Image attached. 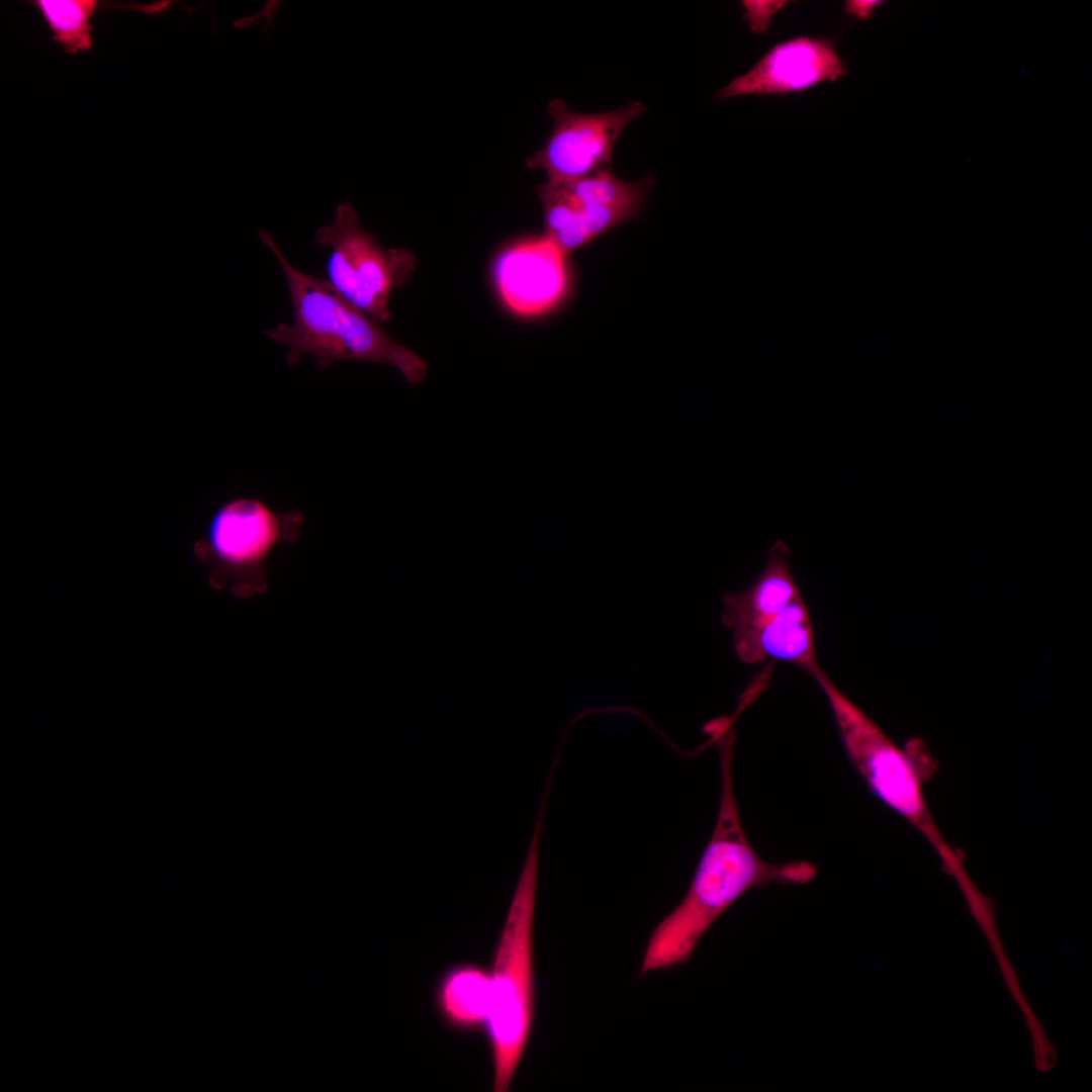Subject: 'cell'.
<instances>
[{
  "label": "cell",
  "mask_w": 1092,
  "mask_h": 1092,
  "mask_svg": "<svg viewBox=\"0 0 1092 1092\" xmlns=\"http://www.w3.org/2000/svg\"><path fill=\"white\" fill-rule=\"evenodd\" d=\"M714 738L721 779L714 830L685 897L653 929L640 976L688 963L713 923L749 890L770 884L805 885L817 875L809 861L772 863L756 852L744 832L734 791V736L723 730Z\"/></svg>",
  "instance_id": "6da1fadb"
},
{
  "label": "cell",
  "mask_w": 1092,
  "mask_h": 1092,
  "mask_svg": "<svg viewBox=\"0 0 1092 1092\" xmlns=\"http://www.w3.org/2000/svg\"><path fill=\"white\" fill-rule=\"evenodd\" d=\"M258 236L282 269L292 303V322L265 332L286 349L289 366H296L302 356H310L322 370L341 361H364L388 365L412 384L424 380L428 365L422 357L345 300L326 279L296 269L272 235L259 230Z\"/></svg>",
  "instance_id": "7a4b0ae2"
},
{
  "label": "cell",
  "mask_w": 1092,
  "mask_h": 1092,
  "mask_svg": "<svg viewBox=\"0 0 1092 1092\" xmlns=\"http://www.w3.org/2000/svg\"><path fill=\"white\" fill-rule=\"evenodd\" d=\"M546 804L541 803L527 854L495 949L486 1020L493 1091L510 1090L534 1022V920Z\"/></svg>",
  "instance_id": "3957f363"
},
{
  "label": "cell",
  "mask_w": 1092,
  "mask_h": 1092,
  "mask_svg": "<svg viewBox=\"0 0 1092 1092\" xmlns=\"http://www.w3.org/2000/svg\"><path fill=\"white\" fill-rule=\"evenodd\" d=\"M811 675L829 704L849 761L871 792L925 838L962 886L968 884L960 852L946 840L928 807L923 792L925 765L918 755L895 744L822 667Z\"/></svg>",
  "instance_id": "277c9868"
},
{
  "label": "cell",
  "mask_w": 1092,
  "mask_h": 1092,
  "mask_svg": "<svg viewBox=\"0 0 1092 1092\" xmlns=\"http://www.w3.org/2000/svg\"><path fill=\"white\" fill-rule=\"evenodd\" d=\"M302 523L296 510L279 513L258 498H235L214 512L194 552L207 565L213 588L251 598L267 588L273 550L295 541Z\"/></svg>",
  "instance_id": "5b68a950"
},
{
  "label": "cell",
  "mask_w": 1092,
  "mask_h": 1092,
  "mask_svg": "<svg viewBox=\"0 0 1092 1092\" xmlns=\"http://www.w3.org/2000/svg\"><path fill=\"white\" fill-rule=\"evenodd\" d=\"M314 241L329 251L326 280L330 285L374 322H388L390 296L416 267L413 253L382 247L361 226L349 202L337 207L331 223L316 230Z\"/></svg>",
  "instance_id": "8992f818"
},
{
  "label": "cell",
  "mask_w": 1092,
  "mask_h": 1092,
  "mask_svg": "<svg viewBox=\"0 0 1092 1092\" xmlns=\"http://www.w3.org/2000/svg\"><path fill=\"white\" fill-rule=\"evenodd\" d=\"M646 110L636 100L602 113L572 111L561 99L549 102L553 130L546 144L526 161L530 170H543L549 183H566L611 168L616 142Z\"/></svg>",
  "instance_id": "52a82bcc"
},
{
  "label": "cell",
  "mask_w": 1092,
  "mask_h": 1092,
  "mask_svg": "<svg viewBox=\"0 0 1092 1092\" xmlns=\"http://www.w3.org/2000/svg\"><path fill=\"white\" fill-rule=\"evenodd\" d=\"M493 279L505 305L521 316L556 307L570 283L566 256L545 235L504 249L494 259Z\"/></svg>",
  "instance_id": "ba28073f"
},
{
  "label": "cell",
  "mask_w": 1092,
  "mask_h": 1092,
  "mask_svg": "<svg viewBox=\"0 0 1092 1092\" xmlns=\"http://www.w3.org/2000/svg\"><path fill=\"white\" fill-rule=\"evenodd\" d=\"M845 75L844 62L828 39L797 36L774 46L747 73L719 90L716 98L802 92Z\"/></svg>",
  "instance_id": "9c48e42d"
},
{
  "label": "cell",
  "mask_w": 1092,
  "mask_h": 1092,
  "mask_svg": "<svg viewBox=\"0 0 1092 1092\" xmlns=\"http://www.w3.org/2000/svg\"><path fill=\"white\" fill-rule=\"evenodd\" d=\"M737 657L754 664L786 661L812 674L820 668L809 612L802 598L762 625L733 633Z\"/></svg>",
  "instance_id": "30bf717a"
},
{
  "label": "cell",
  "mask_w": 1092,
  "mask_h": 1092,
  "mask_svg": "<svg viewBox=\"0 0 1092 1092\" xmlns=\"http://www.w3.org/2000/svg\"><path fill=\"white\" fill-rule=\"evenodd\" d=\"M790 549L777 540L757 579L745 590L723 598V623L733 633L756 628L802 598L791 572Z\"/></svg>",
  "instance_id": "8fae6325"
},
{
  "label": "cell",
  "mask_w": 1092,
  "mask_h": 1092,
  "mask_svg": "<svg viewBox=\"0 0 1092 1092\" xmlns=\"http://www.w3.org/2000/svg\"><path fill=\"white\" fill-rule=\"evenodd\" d=\"M438 1003L445 1018L461 1029L486 1023L490 1003V976L473 965L459 966L443 978Z\"/></svg>",
  "instance_id": "7c38bea8"
},
{
  "label": "cell",
  "mask_w": 1092,
  "mask_h": 1092,
  "mask_svg": "<svg viewBox=\"0 0 1092 1092\" xmlns=\"http://www.w3.org/2000/svg\"><path fill=\"white\" fill-rule=\"evenodd\" d=\"M34 6L46 19L55 41L67 53L77 54L92 46L90 19L97 6L94 0H37Z\"/></svg>",
  "instance_id": "4fadbf2b"
},
{
  "label": "cell",
  "mask_w": 1092,
  "mask_h": 1092,
  "mask_svg": "<svg viewBox=\"0 0 1092 1092\" xmlns=\"http://www.w3.org/2000/svg\"><path fill=\"white\" fill-rule=\"evenodd\" d=\"M785 2L780 1H744L745 18L750 22V27L755 32L767 29L771 14L778 11Z\"/></svg>",
  "instance_id": "5bb4252c"
},
{
  "label": "cell",
  "mask_w": 1092,
  "mask_h": 1092,
  "mask_svg": "<svg viewBox=\"0 0 1092 1092\" xmlns=\"http://www.w3.org/2000/svg\"><path fill=\"white\" fill-rule=\"evenodd\" d=\"M879 3L881 2L875 0L847 1L845 11L848 14L855 15L857 18L867 19L874 13Z\"/></svg>",
  "instance_id": "9a60e30c"
}]
</instances>
